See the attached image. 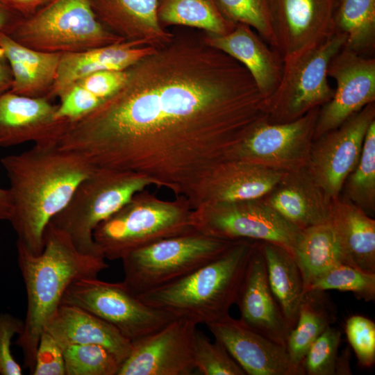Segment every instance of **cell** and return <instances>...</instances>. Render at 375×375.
<instances>
[{
	"label": "cell",
	"instance_id": "obj_1",
	"mask_svg": "<svg viewBox=\"0 0 375 375\" xmlns=\"http://www.w3.org/2000/svg\"><path fill=\"white\" fill-rule=\"evenodd\" d=\"M121 88L69 122L58 147L96 169L133 172L193 200L213 169L267 118L247 69L202 35H174L125 69Z\"/></svg>",
	"mask_w": 375,
	"mask_h": 375
},
{
	"label": "cell",
	"instance_id": "obj_2",
	"mask_svg": "<svg viewBox=\"0 0 375 375\" xmlns=\"http://www.w3.org/2000/svg\"><path fill=\"white\" fill-rule=\"evenodd\" d=\"M0 161L10 183L12 210L9 222L17 237L16 244L38 255L44 248L47 225L96 168L57 144H34Z\"/></svg>",
	"mask_w": 375,
	"mask_h": 375
},
{
	"label": "cell",
	"instance_id": "obj_3",
	"mask_svg": "<svg viewBox=\"0 0 375 375\" xmlns=\"http://www.w3.org/2000/svg\"><path fill=\"white\" fill-rule=\"evenodd\" d=\"M44 239L43 250L38 255L16 244L17 263L27 295L24 329L16 344L22 350L24 366L31 374L40 336L68 286L79 278L97 277L109 267L104 257L78 251L65 233L50 223Z\"/></svg>",
	"mask_w": 375,
	"mask_h": 375
},
{
	"label": "cell",
	"instance_id": "obj_4",
	"mask_svg": "<svg viewBox=\"0 0 375 375\" xmlns=\"http://www.w3.org/2000/svg\"><path fill=\"white\" fill-rule=\"evenodd\" d=\"M256 243L237 240L223 254L190 274L138 297L175 318L187 319L197 325L224 318L235 303Z\"/></svg>",
	"mask_w": 375,
	"mask_h": 375
},
{
	"label": "cell",
	"instance_id": "obj_5",
	"mask_svg": "<svg viewBox=\"0 0 375 375\" xmlns=\"http://www.w3.org/2000/svg\"><path fill=\"white\" fill-rule=\"evenodd\" d=\"M192 210L183 197L165 201L144 190L99 224L93 238L106 260H121L135 249L194 230Z\"/></svg>",
	"mask_w": 375,
	"mask_h": 375
},
{
	"label": "cell",
	"instance_id": "obj_6",
	"mask_svg": "<svg viewBox=\"0 0 375 375\" xmlns=\"http://www.w3.org/2000/svg\"><path fill=\"white\" fill-rule=\"evenodd\" d=\"M6 35L29 49L61 54L126 41L99 22L90 0H51Z\"/></svg>",
	"mask_w": 375,
	"mask_h": 375
},
{
	"label": "cell",
	"instance_id": "obj_7",
	"mask_svg": "<svg viewBox=\"0 0 375 375\" xmlns=\"http://www.w3.org/2000/svg\"><path fill=\"white\" fill-rule=\"evenodd\" d=\"M153 185L151 179L135 173L95 169L49 223L65 233L81 252L103 256L93 238L94 229L136 193Z\"/></svg>",
	"mask_w": 375,
	"mask_h": 375
},
{
	"label": "cell",
	"instance_id": "obj_8",
	"mask_svg": "<svg viewBox=\"0 0 375 375\" xmlns=\"http://www.w3.org/2000/svg\"><path fill=\"white\" fill-rule=\"evenodd\" d=\"M195 230L135 249L121 260L124 281L136 297L190 274L228 250L235 242Z\"/></svg>",
	"mask_w": 375,
	"mask_h": 375
},
{
	"label": "cell",
	"instance_id": "obj_9",
	"mask_svg": "<svg viewBox=\"0 0 375 375\" xmlns=\"http://www.w3.org/2000/svg\"><path fill=\"white\" fill-rule=\"evenodd\" d=\"M345 42L346 36L335 32L322 44L283 58L281 81L264 102L268 122L293 121L332 98L334 89L328 83L327 70Z\"/></svg>",
	"mask_w": 375,
	"mask_h": 375
},
{
	"label": "cell",
	"instance_id": "obj_10",
	"mask_svg": "<svg viewBox=\"0 0 375 375\" xmlns=\"http://www.w3.org/2000/svg\"><path fill=\"white\" fill-rule=\"evenodd\" d=\"M190 221L194 230L209 236L231 241L269 242L291 254L302 231L262 198L201 204L192 210Z\"/></svg>",
	"mask_w": 375,
	"mask_h": 375
},
{
	"label": "cell",
	"instance_id": "obj_11",
	"mask_svg": "<svg viewBox=\"0 0 375 375\" xmlns=\"http://www.w3.org/2000/svg\"><path fill=\"white\" fill-rule=\"evenodd\" d=\"M60 303L76 306L97 315L131 342L159 330L175 319L142 302L123 282L110 283L97 277L74 281Z\"/></svg>",
	"mask_w": 375,
	"mask_h": 375
},
{
	"label": "cell",
	"instance_id": "obj_12",
	"mask_svg": "<svg viewBox=\"0 0 375 375\" xmlns=\"http://www.w3.org/2000/svg\"><path fill=\"white\" fill-rule=\"evenodd\" d=\"M319 108L291 122L257 124L233 150L240 159L285 172L307 167Z\"/></svg>",
	"mask_w": 375,
	"mask_h": 375
},
{
	"label": "cell",
	"instance_id": "obj_13",
	"mask_svg": "<svg viewBox=\"0 0 375 375\" xmlns=\"http://www.w3.org/2000/svg\"><path fill=\"white\" fill-rule=\"evenodd\" d=\"M374 121L375 104L371 103L312 144L307 168L329 201L338 199L356 167L365 136Z\"/></svg>",
	"mask_w": 375,
	"mask_h": 375
},
{
	"label": "cell",
	"instance_id": "obj_14",
	"mask_svg": "<svg viewBox=\"0 0 375 375\" xmlns=\"http://www.w3.org/2000/svg\"><path fill=\"white\" fill-rule=\"evenodd\" d=\"M197 324L175 318L159 330L131 342L117 375H191L196 371Z\"/></svg>",
	"mask_w": 375,
	"mask_h": 375
},
{
	"label": "cell",
	"instance_id": "obj_15",
	"mask_svg": "<svg viewBox=\"0 0 375 375\" xmlns=\"http://www.w3.org/2000/svg\"><path fill=\"white\" fill-rule=\"evenodd\" d=\"M327 75L336 88L319 109L313 140L340 126L375 101V59L343 47L329 63Z\"/></svg>",
	"mask_w": 375,
	"mask_h": 375
},
{
	"label": "cell",
	"instance_id": "obj_16",
	"mask_svg": "<svg viewBox=\"0 0 375 375\" xmlns=\"http://www.w3.org/2000/svg\"><path fill=\"white\" fill-rule=\"evenodd\" d=\"M338 0H271L276 49L283 58L313 48L335 33Z\"/></svg>",
	"mask_w": 375,
	"mask_h": 375
},
{
	"label": "cell",
	"instance_id": "obj_17",
	"mask_svg": "<svg viewBox=\"0 0 375 375\" xmlns=\"http://www.w3.org/2000/svg\"><path fill=\"white\" fill-rule=\"evenodd\" d=\"M249 375H304L291 362L286 347L229 315L206 325Z\"/></svg>",
	"mask_w": 375,
	"mask_h": 375
},
{
	"label": "cell",
	"instance_id": "obj_18",
	"mask_svg": "<svg viewBox=\"0 0 375 375\" xmlns=\"http://www.w3.org/2000/svg\"><path fill=\"white\" fill-rule=\"evenodd\" d=\"M57 105L46 97H29L8 91L0 95V147L32 142L53 145L68 120L56 118Z\"/></svg>",
	"mask_w": 375,
	"mask_h": 375
},
{
	"label": "cell",
	"instance_id": "obj_19",
	"mask_svg": "<svg viewBox=\"0 0 375 375\" xmlns=\"http://www.w3.org/2000/svg\"><path fill=\"white\" fill-rule=\"evenodd\" d=\"M285 171L253 162L231 159L215 167L197 190L192 209L205 203H231L264 198Z\"/></svg>",
	"mask_w": 375,
	"mask_h": 375
},
{
	"label": "cell",
	"instance_id": "obj_20",
	"mask_svg": "<svg viewBox=\"0 0 375 375\" xmlns=\"http://www.w3.org/2000/svg\"><path fill=\"white\" fill-rule=\"evenodd\" d=\"M235 303L242 322L286 347L291 329L270 289L259 241L251 256Z\"/></svg>",
	"mask_w": 375,
	"mask_h": 375
},
{
	"label": "cell",
	"instance_id": "obj_21",
	"mask_svg": "<svg viewBox=\"0 0 375 375\" xmlns=\"http://www.w3.org/2000/svg\"><path fill=\"white\" fill-rule=\"evenodd\" d=\"M204 42L242 64L249 72L264 99L278 87L283 70V58L250 26L237 24L226 35L204 33Z\"/></svg>",
	"mask_w": 375,
	"mask_h": 375
},
{
	"label": "cell",
	"instance_id": "obj_22",
	"mask_svg": "<svg viewBox=\"0 0 375 375\" xmlns=\"http://www.w3.org/2000/svg\"><path fill=\"white\" fill-rule=\"evenodd\" d=\"M90 3L99 22L126 41L160 47L174 38L159 22L158 0H90Z\"/></svg>",
	"mask_w": 375,
	"mask_h": 375
},
{
	"label": "cell",
	"instance_id": "obj_23",
	"mask_svg": "<svg viewBox=\"0 0 375 375\" xmlns=\"http://www.w3.org/2000/svg\"><path fill=\"white\" fill-rule=\"evenodd\" d=\"M156 47L140 41L122 42L61 56L54 84L47 98H59L82 78L103 70H124Z\"/></svg>",
	"mask_w": 375,
	"mask_h": 375
},
{
	"label": "cell",
	"instance_id": "obj_24",
	"mask_svg": "<svg viewBox=\"0 0 375 375\" xmlns=\"http://www.w3.org/2000/svg\"><path fill=\"white\" fill-rule=\"evenodd\" d=\"M265 201L287 221L301 229L328 222L331 203L307 167L286 172Z\"/></svg>",
	"mask_w": 375,
	"mask_h": 375
},
{
	"label": "cell",
	"instance_id": "obj_25",
	"mask_svg": "<svg viewBox=\"0 0 375 375\" xmlns=\"http://www.w3.org/2000/svg\"><path fill=\"white\" fill-rule=\"evenodd\" d=\"M44 331L62 349L72 344H99L111 351L121 363L132 347L131 342L113 326L80 307L69 304H60Z\"/></svg>",
	"mask_w": 375,
	"mask_h": 375
},
{
	"label": "cell",
	"instance_id": "obj_26",
	"mask_svg": "<svg viewBox=\"0 0 375 375\" xmlns=\"http://www.w3.org/2000/svg\"><path fill=\"white\" fill-rule=\"evenodd\" d=\"M340 247L342 263L375 273V221L353 203H331L329 221Z\"/></svg>",
	"mask_w": 375,
	"mask_h": 375
},
{
	"label": "cell",
	"instance_id": "obj_27",
	"mask_svg": "<svg viewBox=\"0 0 375 375\" xmlns=\"http://www.w3.org/2000/svg\"><path fill=\"white\" fill-rule=\"evenodd\" d=\"M0 48L12 71L10 91L29 97L47 98L56 81L62 54L29 49L6 33L0 34Z\"/></svg>",
	"mask_w": 375,
	"mask_h": 375
},
{
	"label": "cell",
	"instance_id": "obj_28",
	"mask_svg": "<svg viewBox=\"0 0 375 375\" xmlns=\"http://www.w3.org/2000/svg\"><path fill=\"white\" fill-rule=\"evenodd\" d=\"M259 244L265 258L270 289L292 329L305 294L301 271L292 255L285 249L266 242L259 241Z\"/></svg>",
	"mask_w": 375,
	"mask_h": 375
},
{
	"label": "cell",
	"instance_id": "obj_29",
	"mask_svg": "<svg viewBox=\"0 0 375 375\" xmlns=\"http://www.w3.org/2000/svg\"><path fill=\"white\" fill-rule=\"evenodd\" d=\"M336 313L333 301L324 291L305 292L297 322L289 333L286 344L291 362L303 372L301 364L307 351L315 340L335 323Z\"/></svg>",
	"mask_w": 375,
	"mask_h": 375
},
{
	"label": "cell",
	"instance_id": "obj_30",
	"mask_svg": "<svg viewBox=\"0 0 375 375\" xmlns=\"http://www.w3.org/2000/svg\"><path fill=\"white\" fill-rule=\"evenodd\" d=\"M292 255L301 271L305 292L317 278L342 263L336 236L329 222L303 229Z\"/></svg>",
	"mask_w": 375,
	"mask_h": 375
},
{
	"label": "cell",
	"instance_id": "obj_31",
	"mask_svg": "<svg viewBox=\"0 0 375 375\" xmlns=\"http://www.w3.org/2000/svg\"><path fill=\"white\" fill-rule=\"evenodd\" d=\"M158 17L162 26H185L220 35L237 24L224 15L217 0H158Z\"/></svg>",
	"mask_w": 375,
	"mask_h": 375
},
{
	"label": "cell",
	"instance_id": "obj_32",
	"mask_svg": "<svg viewBox=\"0 0 375 375\" xmlns=\"http://www.w3.org/2000/svg\"><path fill=\"white\" fill-rule=\"evenodd\" d=\"M335 32L346 36L344 47L367 56L375 47V0H338Z\"/></svg>",
	"mask_w": 375,
	"mask_h": 375
},
{
	"label": "cell",
	"instance_id": "obj_33",
	"mask_svg": "<svg viewBox=\"0 0 375 375\" xmlns=\"http://www.w3.org/2000/svg\"><path fill=\"white\" fill-rule=\"evenodd\" d=\"M349 199L367 211H374L375 204V121L365 136L358 162L346 181Z\"/></svg>",
	"mask_w": 375,
	"mask_h": 375
},
{
	"label": "cell",
	"instance_id": "obj_34",
	"mask_svg": "<svg viewBox=\"0 0 375 375\" xmlns=\"http://www.w3.org/2000/svg\"><path fill=\"white\" fill-rule=\"evenodd\" d=\"M328 290L351 292L358 299L373 301L375 299V273L365 272L341 262L317 278L305 292Z\"/></svg>",
	"mask_w": 375,
	"mask_h": 375
},
{
	"label": "cell",
	"instance_id": "obj_35",
	"mask_svg": "<svg viewBox=\"0 0 375 375\" xmlns=\"http://www.w3.org/2000/svg\"><path fill=\"white\" fill-rule=\"evenodd\" d=\"M62 350L66 375H117L122 364L99 344H72Z\"/></svg>",
	"mask_w": 375,
	"mask_h": 375
},
{
	"label": "cell",
	"instance_id": "obj_36",
	"mask_svg": "<svg viewBox=\"0 0 375 375\" xmlns=\"http://www.w3.org/2000/svg\"><path fill=\"white\" fill-rule=\"evenodd\" d=\"M217 2L222 13L228 20L250 26L265 42L276 49L271 0H217Z\"/></svg>",
	"mask_w": 375,
	"mask_h": 375
},
{
	"label": "cell",
	"instance_id": "obj_37",
	"mask_svg": "<svg viewBox=\"0 0 375 375\" xmlns=\"http://www.w3.org/2000/svg\"><path fill=\"white\" fill-rule=\"evenodd\" d=\"M196 371L202 375H245L246 373L219 341L212 342L197 329L194 342Z\"/></svg>",
	"mask_w": 375,
	"mask_h": 375
},
{
	"label": "cell",
	"instance_id": "obj_38",
	"mask_svg": "<svg viewBox=\"0 0 375 375\" xmlns=\"http://www.w3.org/2000/svg\"><path fill=\"white\" fill-rule=\"evenodd\" d=\"M341 335L339 329L330 326L315 340L301 364L304 374H336Z\"/></svg>",
	"mask_w": 375,
	"mask_h": 375
},
{
	"label": "cell",
	"instance_id": "obj_39",
	"mask_svg": "<svg viewBox=\"0 0 375 375\" xmlns=\"http://www.w3.org/2000/svg\"><path fill=\"white\" fill-rule=\"evenodd\" d=\"M345 332L360 366L372 367L375 362L374 322L362 315H353L346 321Z\"/></svg>",
	"mask_w": 375,
	"mask_h": 375
},
{
	"label": "cell",
	"instance_id": "obj_40",
	"mask_svg": "<svg viewBox=\"0 0 375 375\" xmlns=\"http://www.w3.org/2000/svg\"><path fill=\"white\" fill-rule=\"evenodd\" d=\"M59 99L56 118L70 122L89 114L103 101L77 83L69 87Z\"/></svg>",
	"mask_w": 375,
	"mask_h": 375
},
{
	"label": "cell",
	"instance_id": "obj_41",
	"mask_svg": "<svg viewBox=\"0 0 375 375\" xmlns=\"http://www.w3.org/2000/svg\"><path fill=\"white\" fill-rule=\"evenodd\" d=\"M24 322L21 319L7 312L0 314V374L21 375L22 369L15 360L10 349L11 340L19 335Z\"/></svg>",
	"mask_w": 375,
	"mask_h": 375
},
{
	"label": "cell",
	"instance_id": "obj_42",
	"mask_svg": "<svg viewBox=\"0 0 375 375\" xmlns=\"http://www.w3.org/2000/svg\"><path fill=\"white\" fill-rule=\"evenodd\" d=\"M33 375H66L63 350L54 338L44 331L35 356Z\"/></svg>",
	"mask_w": 375,
	"mask_h": 375
},
{
	"label": "cell",
	"instance_id": "obj_43",
	"mask_svg": "<svg viewBox=\"0 0 375 375\" xmlns=\"http://www.w3.org/2000/svg\"><path fill=\"white\" fill-rule=\"evenodd\" d=\"M126 70H103L88 75L76 83L99 99L104 101L124 84Z\"/></svg>",
	"mask_w": 375,
	"mask_h": 375
},
{
	"label": "cell",
	"instance_id": "obj_44",
	"mask_svg": "<svg viewBox=\"0 0 375 375\" xmlns=\"http://www.w3.org/2000/svg\"><path fill=\"white\" fill-rule=\"evenodd\" d=\"M51 0H0V3L13 12L28 17Z\"/></svg>",
	"mask_w": 375,
	"mask_h": 375
},
{
	"label": "cell",
	"instance_id": "obj_45",
	"mask_svg": "<svg viewBox=\"0 0 375 375\" xmlns=\"http://www.w3.org/2000/svg\"><path fill=\"white\" fill-rule=\"evenodd\" d=\"M12 74L10 66L3 50L0 48V95L12 88Z\"/></svg>",
	"mask_w": 375,
	"mask_h": 375
},
{
	"label": "cell",
	"instance_id": "obj_46",
	"mask_svg": "<svg viewBox=\"0 0 375 375\" xmlns=\"http://www.w3.org/2000/svg\"><path fill=\"white\" fill-rule=\"evenodd\" d=\"M23 17L0 3V34H7L13 25Z\"/></svg>",
	"mask_w": 375,
	"mask_h": 375
},
{
	"label": "cell",
	"instance_id": "obj_47",
	"mask_svg": "<svg viewBox=\"0 0 375 375\" xmlns=\"http://www.w3.org/2000/svg\"><path fill=\"white\" fill-rule=\"evenodd\" d=\"M12 210V201L8 189L0 188V221H9Z\"/></svg>",
	"mask_w": 375,
	"mask_h": 375
}]
</instances>
